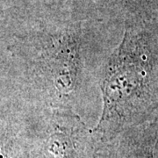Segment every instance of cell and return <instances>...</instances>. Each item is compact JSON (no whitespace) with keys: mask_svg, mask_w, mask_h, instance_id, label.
Here are the masks:
<instances>
[{"mask_svg":"<svg viewBox=\"0 0 158 158\" xmlns=\"http://www.w3.org/2000/svg\"><path fill=\"white\" fill-rule=\"evenodd\" d=\"M129 53L123 42L112 57L108 66L106 77L103 85L104 113L102 121L116 119L121 116L126 103L140 83V73L135 64L131 62Z\"/></svg>","mask_w":158,"mask_h":158,"instance_id":"obj_1","label":"cell"}]
</instances>
